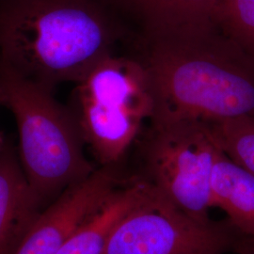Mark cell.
<instances>
[{
    "instance_id": "1",
    "label": "cell",
    "mask_w": 254,
    "mask_h": 254,
    "mask_svg": "<svg viewBox=\"0 0 254 254\" xmlns=\"http://www.w3.org/2000/svg\"><path fill=\"white\" fill-rule=\"evenodd\" d=\"M126 34L106 0H0V58L53 90L78 81Z\"/></svg>"
},
{
    "instance_id": "2",
    "label": "cell",
    "mask_w": 254,
    "mask_h": 254,
    "mask_svg": "<svg viewBox=\"0 0 254 254\" xmlns=\"http://www.w3.org/2000/svg\"><path fill=\"white\" fill-rule=\"evenodd\" d=\"M154 93L151 122L213 125L254 116V61L220 29L143 41Z\"/></svg>"
},
{
    "instance_id": "3",
    "label": "cell",
    "mask_w": 254,
    "mask_h": 254,
    "mask_svg": "<svg viewBox=\"0 0 254 254\" xmlns=\"http://www.w3.org/2000/svg\"><path fill=\"white\" fill-rule=\"evenodd\" d=\"M0 104L11 111L19 136V160L45 206L96 169L84 153L80 128L54 90L28 79L0 58Z\"/></svg>"
},
{
    "instance_id": "4",
    "label": "cell",
    "mask_w": 254,
    "mask_h": 254,
    "mask_svg": "<svg viewBox=\"0 0 254 254\" xmlns=\"http://www.w3.org/2000/svg\"><path fill=\"white\" fill-rule=\"evenodd\" d=\"M68 107L101 167L116 166L154 118L152 84L140 56L103 58L75 82Z\"/></svg>"
},
{
    "instance_id": "5",
    "label": "cell",
    "mask_w": 254,
    "mask_h": 254,
    "mask_svg": "<svg viewBox=\"0 0 254 254\" xmlns=\"http://www.w3.org/2000/svg\"><path fill=\"white\" fill-rule=\"evenodd\" d=\"M150 125L144 177L184 214L200 222H212L211 177L221 148L210 125L198 122Z\"/></svg>"
},
{
    "instance_id": "6",
    "label": "cell",
    "mask_w": 254,
    "mask_h": 254,
    "mask_svg": "<svg viewBox=\"0 0 254 254\" xmlns=\"http://www.w3.org/2000/svg\"><path fill=\"white\" fill-rule=\"evenodd\" d=\"M236 235L230 224L191 218L150 184L145 196L114 229L103 254H222L236 245Z\"/></svg>"
},
{
    "instance_id": "7",
    "label": "cell",
    "mask_w": 254,
    "mask_h": 254,
    "mask_svg": "<svg viewBox=\"0 0 254 254\" xmlns=\"http://www.w3.org/2000/svg\"><path fill=\"white\" fill-rule=\"evenodd\" d=\"M122 181L115 166L100 167L66 189L43 209L14 254H57Z\"/></svg>"
},
{
    "instance_id": "8",
    "label": "cell",
    "mask_w": 254,
    "mask_h": 254,
    "mask_svg": "<svg viewBox=\"0 0 254 254\" xmlns=\"http://www.w3.org/2000/svg\"><path fill=\"white\" fill-rule=\"evenodd\" d=\"M120 17L136 22L142 41L218 29L220 0H106Z\"/></svg>"
},
{
    "instance_id": "9",
    "label": "cell",
    "mask_w": 254,
    "mask_h": 254,
    "mask_svg": "<svg viewBox=\"0 0 254 254\" xmlns=\"http://www.w3.org/2000/svg\"><path fill=\"white\" fill-rule=\"evenodd\" d=\"M43 205L9 143L0 154V254H14Z\"/></svg>"
},
{
    "instance_id": "10",
    "label": "cell",
    "mask_w": 254,
    "mask_h": 254,
    "mask_svg": "<svg viewBox=\"0 0 254 254\" xmlns=\"http://www.w3.org/2000/svg\"><path fill=\"white\" fill-rule=\"evenodd\" d=\"M150 189L144 176L123 180L87 218L57 254H103L121 219L141 200Z\"/></svg>"
},
{
    "instance_id": "11",
    "label": "cell",
    "mask_w": 254,
    "mask_h": 254,
    "mask_svg": "<svg viewBox=\"0 0 254 254\" xmlns=\"http://www.w3.org/2000/svg\"><path fill=\"white\" fill-rule=\"evenodd\" d=\"M211 192L214 207L226 214L237 234L254 239V173L221 150L213 167Z\"/></svg>"
},
{
    "instance_id": "12",
    "label": "cell",
    "mask_w": 254,
    "mask_h": 254,
    "mask_svg": "<svg viewBox=\"0 0 254 254\" xmlns=\"http://www.w3.org/2000/svg\"><path fill=\"white\" fill-rule=\"evenodd\" d=\"M221 150L254 174V116L210 125Z\"/></svg>"
},
{
    "instance_id": "13",
    "label": "cell",
    "mask_w": 254,
    "mask_h": 254,
    "mask_svg": "<svg viewBox=\"0 0 254 254\" xmlns=\"http://www.w3.org/2000/svg\"><path fill=\"white\" fill-rule=\"evenodd\" d=\"M218 27L254 61V0H221Z\"/></svg>"
},
{
    "instance_id": "14",
    "label": "cell",
    "mask_w": 254,
    "mask_h": 254,
    "mask_svg": "<svg viewBox=\"0 0 254 254\" xmlns=\"http://www.w3.org/2000/svg\"><path fill=\"white\" fill-rule=\"evenodd\" d=\"M239 241L236 242L237 252L240 254H254V239L240 236Z\"/></svg>"
},
{
    "instance_id": "15",
    "label": "cell",
    "mask_w": 254,
    "mask_h": 254,
    "mask_svg": "<svg viewBox=\"0 0 254 254\" xmlns=\"http://www.w3.org/2000/svg\"><path fill=\"white\" fill-rule=\"evenodd\" d=\"M0 106H1V104H0ZM7 144H8V142L6 141L3 133H2L1 130H0V154H2V152H3L4 149L6 148Z\"/></svg>"
},
{
    "instance_id": "16",
    "label": "cell",
    "mask_w": 254,
    "mask_h": 254,
    "mask_svg": "<svg viewBox=\"0 0 254 254\" xmlns=\"http://www.w3.org/2000/svg\"><path fill=\"white\" fill-rule=\"evenodd\" d=\"M220 2H221V0H220Z\"/></svg>"
}]
</instances>
